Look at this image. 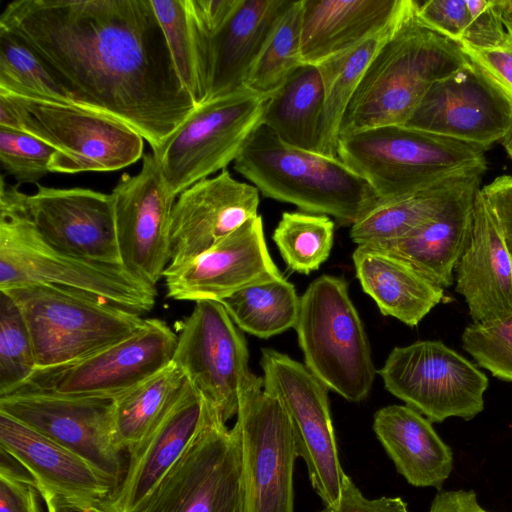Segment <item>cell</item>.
<instances>
[{
    "instance_id": "43",
    "label": "cell",
    "mask_w": 512,
    "mask_h": 512,
    "mask_svg": "<svg viewBox=\"0 0 512 512\" xmlns=\"http://www.w3.org/2000/svg\"><path fill=\"white\" fill-rule=\"evenodd\" d=\"M467 59L512 107V37L490 48H474L460 44Z\"/></svg>"
},
{
    "instance_id": "20",
    "label": "cell",
    "mask_w": 512,
    "mask_h": 512,
    "mask_svg": "<svg viewBox=\"0 0 512 512\" xmlns=\"http://www.w3.org/2000/svg\"><path fill=\"white\" fill-rule=\"evenodd\" d=\"M27 203L36 230L53 248L94 262L123 265L111 194L37 184Z\"/></svg>"
},
{
    "instance_id": "8",
    "label": "cell",
    "mask_w": 512,
    "mask_h": 512,
    "mask_svg": "<svg viewBox=\"0 0 512 512\" xmlns=\"http://www.w3.org/2000/svg\"><path fill=\"white\" fill-rule=\"evenodd\" d=\"M0 291L24 318L37 371L89 357L134 335L145 323L140 314L60 287L27 283Z\"/></svg>"
},
{
    "instance_id": "42",
    "label": "cell",
    "mask_w": 512,
    "mask_h": 512,
    "mask_svg": "<svg viewBox=\"0 0 512 512\" xmlns=\"http://www.w3.org/2000/svg\"><path fill=\"white\" fill-rule=\"evenodd\" d=\"M466 4L470 24L460 44L482 49L500 45L507 39L502 0H466Z\"/></svg>"
},
{
    "instance_id": "40",
    "label": "cell",
    "mask_w": 512,
    "mask_h": 512,
    "mask_svg": "<svg viewBox=\"0 0 512 512\" xmlns=\"http://www.w3.org/2000/svg\"><path fill=\"white\" fill-rule=\"evenodd\" d=\"M462 347L476 364L492 376L512 382V313L468 325L462 333Z\"/></svg>"
},
{
    "instance_id": "49",
    "label": "cell",
    "mask_w": 512,
    "mask_h": 512,
    "mask_svg": "<svg viewBox=\"0 0 512 512\" xmlns=\"http://www.w3.org/2000/svg\"><path fill=\"white\" fill-rule=\"evenodd\" d=\"M47 512H108L102 502L95 503L39 491Z\"/></svg>"
},
{
    "instance_id": "1",
    "label": "cell",
    "mask_w": 512,
    "mask_h": 512,
    "mask_svg": "<svg viewBox=\"0 0 512 512\" xmlns=\"http://www.w3.org/2000/svg\"><path fill=\"white\" fill-rule=\"evenodd\" d=\"M3 27L77 104L126 123L158 152L196 104L151 0H14Z\"/></svg>"
},
{
    "instance_id": "6",
    "label": "cell",
    "mask_w": 512,
    "mask_h": 512,
    "mask_svg": "<svg viewBox=\"0 0 512 512\" xmlns=\"http://www.w3.org/2000/svg\"><path fill=\"white\" fill-rule=\"evenodd\" d=\"M337 153L369 184L378 204L409 195L454 172L488 165L486 150L479 146L404 125L341 136Z\"/></svg>"
},
{
    "instance_id": "9",
    "label": "cell",
    "mask_w": 512,
    "mask_h": 512,
    "mask_svg": "<svg viewBox=\"0 0 512 512\" xmlns=\"http://www.w3.org/2000/svg\"><path fill=\"white\" fill-rule=\"evenodd\" d=\"M294 329L305 366L328 390L351 402L369 395L377 371L344 278L322 275L310 283Z\"/></svg>"
},
{
    "instance_id": "31",
    "label": "cell",
    "mask_w": 512,
    "mask_h": 512,
    "mask_svg": "<svg viewBox=\"0 0 512 512\" xmlns=\"http://www.w3.org/2000/svg\"><path fill=\"white\" fill-rule=\"evenodd\" d=\"M323 105L320 71L304 63L267 98L261 124L286 144L317 153Z\"/></svg>"
},
{
    "instance_id": "50",
    "label": "cell",
    "mask_w": 512,
    "mask_h": 512,
    "mask_svg": "<svg viewBox=\"0 0 512 512\" xmlns=\"http://www.w3.org/2000/svg\"><path fill=\"white\" fill-rule=\"evenodd\" d=\"M502 12L506 31L512 37V0H502Z\"/></svg>"
},
{
    "instance_id": "38",
    "label": "cell",
    "mask_w": 512,
    "mask_h": 512,
    "mask_svg": "<svg viewBox=\"0 0 512 512\" xmlns=\"http://www.w3.org/2000/svg\"><path fill=\"white\" fill-rule=\"evenodd\" d=\"M0 91L73 102L36 54L3 27H0Z\"/></svg>"
},
{
    "instance_id": "22",
    "label": "cell",
    "mask_w": 512,
    "mask_h": 512,
    "mask_svg": "<svg viewBox=\"0 0 512 512\" xmlns=\"http://www.w3.org/2000/svg\"><path fill=\"white\" fill-rule=\"evenodd\" d=\"M203 397L186 379L156 423L130 448L125 475L102 502L108 512H132L178 460L200 424Z\"/></svg>"
},
{
    "instance_id": "33",
    "label": "cell",
    "mask_w": 512,
    "mask_h": 512,
    "mask_svg": "<svg viewBox=\"0 0 512 512\" xmlns=\"http://www.w3.org/2000/svg\"><path fill=\"white\" fill-rule=\"evenodd\" d=\"M237 327L259 338L294 328L300 297L284 277L243 288L221 301Z\"/></svg>"
},
{
    "instance_id": "30",
    "label": "cell",
    "mask_w": 512,
    "mask_h": 512,
    "mask_svg": "<svg viewBox=\"0 0 512 512\" xmlns=\"http://www.w3.org/2000/svg\"><path fill=\"white\" fill-rule=\"evenodd\" d=\"M487 169L488 165L463 169L409 195L378 204L351 226L350 238L361 246L409 234L431 220L462 190L482 182Z\"/></svg>"
},
{
    "instance_id": "36",
    "label": "cell",
    "mask_w": 512,
    "mask_h": 512,
    "mask_svg": "<svg viewBox=\"0 0 512 512\" xmlns=\"http://www.w3.org/2000/svg\"><path fill=\"white\" fill-rule=\"evenodd\" d=\"M272 239L289 269L309 274L330 255L334 222L326 215L284 212Z\"/></svg>"
},
{
    "instance_id": "2",
    "label": "cell",
    "mask_w": 512,
    "mask_h": 512,
    "mask_svg": "<svg viewBox=\"0 0 512 512\" xmlns=\"http://www.w3.org/2000/svg\"><path fill=\"white\" fill-rule=\"evenodd\" d=\"M466 61L460 44L424 24L417 15V1L408 0L364 71L339 136L404 125L429 88Z\"/></svg>"
},
{
    "instance_id": "37",
    "label": "cell",
    "mask_w": 512,
    "mask_h": 512,
    "mask_svg": "<svg viewBox=\"0 0 512 512\" xmlns=\"http://www.w3.org/2000/svg\"><path fill=\"white\" fill-rule=\"evenodd\" d=\"M302 0L284 13L254 64L246 88L269 97L303 63L301 57Z\"/></svg>"
},
{
    "instance_id": "10",
    "label": "cell",
    "mask_w": 512,
    "mask_h": 512,
    "mask_svg": "<svg viewBox=\"0 0 512 512\" xmlns=\"http://www.w3.org/2000/svg\"><path fill=\"white\" fill-rule=\"evenodd\" d=\"M377 372L389 393L432 423L469 421L484 410L487 376L441 340L395 347Z\"/></svg>"
},
{
    "instance_id": "16",
    "label": "cell",
    "mask_w": 512,
    "mask_h": 512,
    "mask_svg": "<svg viewBox=\"0 0 512 512\" xmlns=\"http://www.w3.org/2000/svg\"><path fill=\"white\" fill-rule=\"evenodd\" d=\"M177 332L172 363L226 422L237 415L240 384L250 372L242 330L221 302L207 300L195 302Z\"/></svg>"
},
{
    "instance_id": "13",
    "label": "cell",
    "mask_w": 512,
    "mask_h": 512,
    "mask_svg": "<svg viewBox=\"0 0 512 512\" xmlns=\"http://www.w3.org/2000/svg\"><path fill=\"white\" fill-rule=\"evenodd\" d=\"M236 423L242 434L248 512H294L293 471L298 457L289 418L251 371L239 389Z\"/></svg>"
},
{
    "instance_id": "3",
    "label": "cell",
    "mask_w": 512,
    "mask_h": 512,
    "mask_svg": "<svg viewBox=\"0 0 512 512\" xmlns=\"http://www.w3.org/2000/svg\"><path fill=\"white\" fill-rule=\"evenodd\" d=\"M27 199L28 195L1 178L0 290L38 283L75 291L140 315L152 311L156 286L124 265L94 262L53 248L36 230Z\"/></svg>"
},
{
    "instance_id": "28",
    "label": "cell",
    "mask_w": 512,
    "mask_h": 512,
    "mask_svg": "<svg viewBox=\"0 0 512 512\" xmlns=\"http://www.w3.org/2000/svg\"><path fill=\"white\" fill-rule=\"evenodd\" d=\"M373 430L409 484L442 489L453 470L454 456L431 421L407 405H388L375 412Z\"/></svg>"
},
{
    "instance_id": "21",
    "label": "cell",
    "mask_w": 512,
    "mask_h": 512,
    "mask_svg": "<svg viewBox=\"0 0 512 512\" xmlns=\"http://www.w3.org/2000/svg\"><path fill=\"white\" fill-rule=\"evenodd\" d=\"M259 202V190L227 169L184 190L172 209L167 268L189 262L258 216Z\"/></svg>"
},
{
    "instance_id": "4",
    "label": "cell",
    "mask_w": 512,
    "mask_h": 512,
    "mask_svg": "<svg viewBox=\"0 0 512 512\" xmlns=\"http://www.w3.org/2000/svg\"><path fill=\"white\" fill-rule=\"evenodd\" d=\"M233 167L263 196L333 216L344 225L352 226L379 203L369 184L339 158L290 146L262 124Z\"/></svg>"
},
{
    "instance_id": "46",
    "label": "cell",
    "mask_w": 512,
    "mask_h": 512,
    "mask_svg": "<svg viewBox=\"0 0 512 512\" xmlns=\"http://www.w3.org/2000/svg\"><path fill=\"white\" fill-rule=\"evenodd\" d=\"M319 512H409L401 497L366 498L347 475L340 498L333 505H324Z\"/></svg>"
},
{
    "instance_id": "35",
    "label": "cell",
    "mask_w": 512,
    "mask_h": 512,
    "mask_svg": "<svg viewBox=\"0 0 512 512\" xmlns=\"http://www.w3.org/2000/svg\"><path fill=\"white\" fill-rule=\"evenodd\" d=\"M178 75L196 106L207 97L206 49L190 0H151Z\"/></svg>"
},
{
    "instance_id": "17",
    "label": "cell",
    "mask_w": 512,
    "mask_h": 512,
    "mask_svg": "<svg viewBox=\"0 0 512 512\" xmlns=\"http://www.w3.org/2000/svg\"><path fill=\"white\" fill-rule=\"evenodd\" d=\"M122 264L156 286L171 259L170 224L174 196L153 153L138 173H124L112 192Z\"/></svg>"
},
{
    "instance_id": "26",
    "label": "cell",
    "mask_w": 512,
    "mask_h": 512,
    "mask_svg": "<svg viewBox=\"0 0 512 512\" xmlns=\"http://www.w3.org/2000/svg\"><path fill=\"white\" fill-rule=\"evenodd\" d=\"M408 0H302L301 57L319 65L391 28Z\"/></svg>"
},
{
    "instance_id": "5",
    "label": "cell",
    "mask_w": 512,
    "mask_h": 512,
    "mask_svg": "<svg viewBox=\"0 0 512 512\" xmlns=\"http://www.w3.org/2000/svg\"><path fill=\"white\" fill-rule=\"evenodd\" d=\"M0 127L28 133L55 152L50 171L108 172L143 158L144 138L106 113L70 102L0 91Z\"/></svg>"
},
{
    "instance_id": "18",
    "label": "cell",
    "mask_w": 512,
    "mask_h": 512,
    "mask_svg": "<svg viewBox=\"0 0 512 512\" xmlns=\"http://www.w3.org/2000/svg\"><path fill=\"white\" fill-rule=\"evenodd\" d=\"M404 126L488 151L511 131L512 107L467 59L429 88Z\"/></svg>"
},
{
    "instance_id": "14",
    "label": "cell",
    "mask_w": 512,
    "mask_h": 512,
    "mask_svg": "<svg viewBox=\"0 0 512 512\" xmlns=\"http://www.w3.org/2000/svg\"><path fill=\"white\" fill-rule=\"evenodd\" d=\"M176 344L177 334L164 320L145 318L134 335L74 363L37 371L19 390L116 399L167 367Z\"/></svg>"
},
{
    "instance_id": "12",
    "label": "cell",
    "mask_w": 512,
    "mask_h": 512,
    "mask_svg": "<svg viewBox=\"0 0 512 512\" xmlns=\"http://www.w3.org/2000/svg\"><path fill=\"white\" fill-rule=\"evenodd\" d=\"M264 390L283 406L296 453L307 467L312 488L324 505L340 498L345 474L338 454L328 389L300 362L274 349L261 351Z\"/></svg>"
},
{
    "instance_id": "51",
    "label": "cell",
    "mask_w": 512,
    "mask_h": 512,
    "mask_svg": "<svg viewBox=\"0 0 512 512\" xmlns=\"http://www.w3.org/2000/svg\"><path fill=\"white\" fill-rule=\"evenodd\" d=\"M501 144L505 149L507 155L512 160V129L509 132V134L502 140Z\"/></svg>"
},
{
    "instance_id": "19",
    "label": "cell",
    "mask_w": 512,
    "mask_h": 512,
    "mask_svg": "<svg viewBox=\"0 0 512 512\" xmlns=\"http://www.w3.org/2000/svg\"><path fill=\"white\" fill-rule=\"evenodd\" d=\"M281 277L260 215L189 262L166 268L163 275L168 297L193 302H221L243 288Z\"/></svg>"
},
{
    "instance_id": "23",
    "label": "cell",
    "mask_w": 512,
    "mask_h": 512,
    "mask_svg": "<svg viewBox=\"0 0 512 512\" xmlns=\"http://www.w3.org/2000/svg\"><path fill=\"white\" fill-rule=\"evenodd\" d=\"M0 447L26 470L39 491L100 503L117 488L82 457L3 413Z\"/></svg>"
},
{
    "instance_id": "34",
    "label": "cell",
    "mask_w": 512,
    "mask_h": 512,
    "mask_svg": "<svg viewBox=\"0 0 512 512\" xmlns=\"http://www.w3.org/2000/svg\"><path fill=\"white\" fill-rule=\"evenodd\" d=\"M186 377L170 363L167 367L114 399L113 438L128 451L147 434L182 388Z\"/></svg>"
},
{
    "instance_id": "15",
    "label": "cell",
    "mask_w": 512,
    "mask_h": 512,
    "mask_svg": "<svg viewBox=\"0 0 512 512\" xmlns=\"http://www.w3.org/2000/svg\"><path fill=\"white\" fill-rule=\"evenodd\" d=\"M113 411L114 399L103 397L31 390L0 397V413L71 450L118 487L126 468L113 438Z\"/></svg>"
},
{
    "instance_id": "45",
    "label": "cell",
    "mask_w": 512,
    "mask_h": 512,
    "mask_svg": "<svg viewBox=\"0 0 512 512\" xmlns=\"http://www.w3.org/2000/svg\"><path fill=\"white\" fill-rule=\"evenodd\" d=\"M17 462L8 464L1 457L0 512H41L40 492L25 470L16 468Z\"/></svg>"
},
{
    "instance_id": "27",
    "label": "cell",
    "mask_w": 512,
    "mask_h": 512,
    "mask_svg": "<svg viewBox=\"0 0 512 512\" xmlns=\"http://www.w3.org/2000/svg\"><path fill=\"white\" fill-rule=\"evenodd\" d=\"M481 183L462 190L431 220L409 234L368 246L407 261L442 288L450 287L471 239L475 198Z\"/></svg>"
},
{
    "instance_id": "39",
    "label": "cell",
    "mask_w": 512,
    "mask_h": 512,
    "mask_svg": "<svg viewBox=\"0 0 512 512\" xmlns=\"http://www.w3.org/2000/svg\"><path fill=\"white\" fill-rule=\"evenodd\" d=\"M37 371L33 344L14 300L0 291V397L24 387Z\"/></svg>"
},
{
    "instance_id": "29",
    "label": "cell",
    "mask_w": 512,
    "mask_h": 512,
    "mask_svg": "<svg viewBox=\"0 0 512 512\" xmlns=\"http://www.w3.org/2000/svg\"><path fill=\"white\" fill-rule=\"evenodd\" d=\"M352 259L363 291L385 316L414 327L438 304L449 301L437 285L407 261L368 245Z\"/></svg>"
},
{
    "instance_id": "7",
    "label": "cell",
    "mask_w": 512,
    "mask_h": 512,
    "mask_svg": "<svg viewBox=\"0 0 512 512\" xmlns=\"http://www.w3.org/2000/svg\"><path fill=\"white\" fill-rule=\"evenodd\" d=\"M132 512H248L240 427L203 398L189 445Z\"/></svg>"
},
{
    "instance_id": "25",
    "label": "cell",
    "mask_w": 512,
    "mask_h": 512,
    "mask_svg": "<svg viewBox=\"0 0 512 512\" xmlns=\"http://www.w3.org/2000/svg\"><path fill=\"white\" fill-rule=\"evenodd\" d=\"M454 281L474 323L512 313V257L481 189L475 198L471 239Z\"/></svg>"
},
{
    "instance_id": "11",
    "label": "cell",
    "mask_w": 512,
    "mask_h": 512,
    "mask_svg": "<svg viewBox=\"0 0 512 512\" xmlns=\"http://www.w3.org/2000/svg\"><path fill=\"white\" fill-rule=\"evenodd\" d=\"M267 98L245 88L196 106L169 141L153 153L174 196L234 162L261 124Z\"/></svg>"
},
{
    "instance_id": "32",
    "label": "cell",
    "mask_w": 512,
    "mask_h": 512,
    "mask_svg": "<svg viewBox=\"0 0 512 512\" xmlns=\"http://www.w3.org/2000/svg\"><path fill=\"white\" fill-rule=\"evenodd\" d=\"M393 26L357 48L317 65L324 88L318 154L338 158L339 130L344 113L369 62Z\"/></svg>"
},
{
    "instance_id": "44",
    "label": "cell",
    "mask_w": 512,
    "mask_h": 512,
    "mask_svg": "<svg viewBox=\"0 0 512 512\" xmlns=\"http://www.w3.org/2000/svg\"><path fill=\"white\" fill-rule=\"evenodd\" d=\"M417 15L428 27L459 44L470 24L466 0L417 1Z\"/></svg>"
},
{
    "instance_id": "48",
    "label": "cell",
    "mask_w": 512,
    "mask_h": 512,
    "mask_svg": "<svg viewBox=\"0 0 512 512\" xmlns=\"http://www.w3.org/2000/svg\"><path fill=\"white\" fill-rule=\"evenodd\" d=\"M427 512H491L478 501L474 490H439Z\"/></svg>"
},
{
    "instance_id": "47",
    "label": "cell",
    "mask_w": 512,
    "mask_h": 512,
    "mask_svg": "<svg viewBox=\"0 0 512 512\" xmlns=\"http://www.w3.org/2000/svg\"><path fill=\"white\" fill-rule=\"evenodd\" d=\"M512 257V174L500 175L481 188Z\"/></svg>"
},
{
    "instance_id": "24",
    "label": "cell",
    "mask_w": 512,
    "mask_h": 512,
    "mask_svg": "<svg viewBox=\"0 0 512 512\" xmlns=\"http://www.w3.org/2000/svg\"><path fill=\"white\" fill-rule=\"evenodd\" d=\"M290 0H240L229 19L206 32L205 102L246 88L248 76Z\"/></svg>"
},
{
    "instance_id": "41",
    "label": "cell",
    "mask_w": 512,
    "mask_h": 512,
    "mask_svg": "<svg viewBox=\"0 0 512 512\" xmlns=\"http://www.w3.org/2000/svg\"><path fill=\"white\" fill-rule=\"evenodd\" d=\"M54 152V148L28 133L0 127L1 166L18 184L38 183L50 173Z\"/></svg>"
}]
</instances>
